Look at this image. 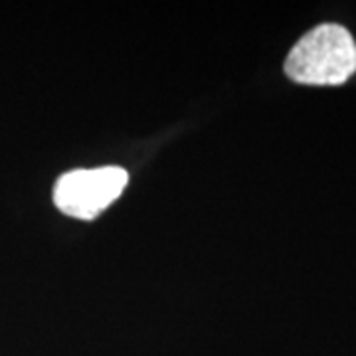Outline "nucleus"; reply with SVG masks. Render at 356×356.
Masks as SVG:
<instances>
[{"instance_id": "obj_1", "label": "nucleus", "mask_w": 356, "mask_h": 356, "mask_svg": "<svg viewBox=\"0 0 356 356\" xmlns=\"http://www.w3.org/2000/svg\"><path fill=\"white\" fill-rule=\"evenodd\" d=\"M356 42L341 24H318L285 60V76L303 86H341L355 76Z\"/></svg>"}, {"instance_id": "obj_2", "label": "nucleus", "mask_w": 356, "mask_h": 356, "mask_svg": "<svg viewBox=\"0 0 356 356\" xmlns=\"http://www.w3.org/2000/svg\"><path fill=\"white\" fill-rule=\"evenodd\" d=\"M127 182V170L121 166L72 170L56 182L54 202L67 216L93 220L121 196Z\"/></svg>"}]
</instances>
